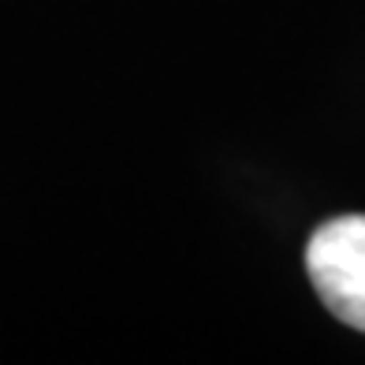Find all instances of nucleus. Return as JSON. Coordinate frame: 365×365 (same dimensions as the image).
I'll return each instance as SVG.
<instances>
[{
    "label": "nucleus",
    "mask_w": 365,
    "mask_h": 365,
    "mask_svg": "<svg viewBox=\"0 0 365 365\" xmlns=\"http://www.w3.org/2000/svg\"><path fill=\"white\" fill-rule=\"evenodd\" d=\"M306 272L331 317L365 331V212L324 220L313 231Z\"/></svg>",
    "instance_id": "f257e3e1"
}]
</instances>
